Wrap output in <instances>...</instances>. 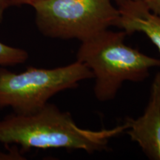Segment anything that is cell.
Segmentation results:
<instances>
[{"label":"cell","mask_w":160,"mask_h":160,"mask_svg":"<svg viewBox=\"0 0 160 160\" xmlns=\"http://www.w3.org/2000/svg\"><path fill=\"white\" fill-rule=\"evenodd\" d=\"M12 5H25V3L28 0H11Z\"/></svg>","instance_id":"30bf717a"},{"label":"cell","mask_w":160,"mask_h":160,"mask_svg":"<svg viewBox=\"0 0 160 160\" xmlns=\"http://www.w3.org/2000/svg\"><path fill=\"white\" fill-rule=\"evenodd\" d=\"M112 0H28L37 29L46 37L84 42L117 27L119 10Z\"/></svg>","instance_id":"3957f363"},{"label":"cell","mask_w":160,"mask_h":160,"mask_svg":"<svg viewBox=\"0 0 160 160\" xmlns=\"http://www.w3.org/2000/svg\"><path fill=\"white\" fill-rule=\"evenodd\" d=\"M119 18L117 27L128 34L143 33L160 52V16L148 8L142 0H126L118 4Z\"/></svg>","instance_id":"8992f818"},{"label":"cell","mask_w":160,"mask_h":160,"mask_svg":"<svg viewBox=\"0 0 160 160\" xmlns=\"http://www.w3.org/2000/svg\"><path fill=\"white\" fill-rule=\"evenodd\" d=\"M114 1L116 2H117V4L118 5V4L122 2H124V1H126V0H114Z\"/></svg>","instance_id":"7c38bea8"},{"label":"cell","mask_w":160,"mask_h":160,"mask_svg":"<svg viewBox=\"0 0 160 160\" xmlns=\"http://www.w3.org/2000/svg\"><path fill=\"white\" fill-rule=\"evenodd\" d=\"M25 50L13 47L0 41V66H13L25 63L28 59Z\"/></svg>","instance_id":"52a82bcc"},{"label":"cell","mask_w":160,"mask_h":160,"mask_svg":"<svg viewBox=\"0 0 160 160\" xmlns=\"http://www.w3.org/2000/svg\"><path fill=\"white\" fill-rule=\"evenodd\" d=\"M11 5V0H0V23L2 22L6 10Z\"/></svg>","instance_id":"9c48e42d"},{"label":"cell","mask_w":160,"mask_h":160,"mask_svg":"<svg viewBox=\"0 0 160 160\" xmlns=\"http://www.w3.org/2000/svg\"><path fill=\"white\" fill-rule=\"evenodd\" d=\"M125 132L151 160H160V71L156 73L148 105L141 117L127 118Z\"/></svg>","instance_id":"5b68a950"},{"label":"cell","mask_w":160,"mask_h":160,"mask_svg":"<svg viewBox=\"0 0 160 160\" xmlns=\"http://www.w3.org/2000/svg\"><path fill=\"white\" fill-rule=\"evenodd\" d=\"M10 157L9 153H5V152H0V160H8Z\"/></svg>","instance_id":"8fae6325"},{"label":"cell","mask_w":160,"mask_h":160,"mask_svg":"<svg viewBox=\"0 0 160 160\" xmlns=\"http://www.w3.org/2000/svg\"><path fill=\"white\" fill-rule=\"evenodd\" d=\"M90 79H93V73L77 60L54 68L28 67L21 73L2 68L0 108L10 107L19 113H33L44 107L53 96Z\"/></svg>","instance_id":"277c9868"},{"label":"cell","mask_w":160,"mask_h":160,"mask_svg":"<svg viewBox=\"0 0 160 160\" xmlns=\"http://www.w3.org/2000/svg\"><path fill=\"white\" fill-rule=\"evenodd\" d=\"M127 33L108 29L82 42L77 60L93 74V93L100 102L113 99L125 82H143L152 68L160 67V59L144 54L125 43Z\"/></svg>","instance_id":"7a4b0ae2"},{"label":"cell","mask_w":160,"mask_h":160,"mask_svg":"<svg viewBox=\"0 0 160 160\" xmlns=\"http://www.w3.org/2000/svg\"><path fill=\"white\" fill-rule=\"evenodd\" d=\"M151 12L160 16V0H142Z\"/></svg>","instance_id":"ba28073f"},{"label":"cell","mask_w":160,"mask_h":160,"mask_svg":"<svg viewBox=\"0 0 160 160\" xmlns=\"http://www.w3.org/2000/svg\"><path fill=\"white\" fill-rule=\"evenodd\" d=\"M128 128L125 121L110 129L82 128L71 113L48 102L33 113L13 112L0 120V143L14 144L25 150L65 148L92 153L107 149L111 139Z\"/></svg>","instance_id":"6da1fadb"}]
</instances>
